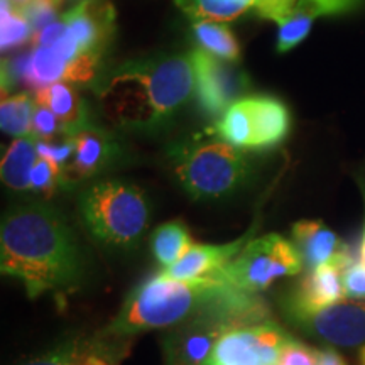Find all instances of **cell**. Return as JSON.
I'll return each instance as SVG.
<instances>
[{
    "mask_svg": "<svg viewBox=\"0 0 365 365\" xmlns=\"http://www.w3.org/2000/svg\"><path fill=\"white\" fill-rule=\"evenodd\" d=\"M0 269L21 281L31 299L75 289L81 255L65 217L46 203L9 208L0 227Z\"/></svg>",
    "mask_w": 365,
    "mask_h": 365,
    "instance_id": "1",
    "label": "cell"
},
{
    "mask_svg": "<svg viewBox=\"0 0 365 365\" xmlns=\"http://www.w3.org/2000/svg\"><path fill=\"white\" fill-rule=\"evenodd\" d=\"M193 86L191 54H156L107 71L95 91L108 124L122 130L154 132L188 102Z\"/></svg>",
    "mask_w": 365,
    "mask_h": 365,
    "instance_id": "2",
    "label": "cell"
},
{
    "mask_svg": "<svg viewBox=\"0 0 365 365\" xmlns=\"http://www.w3.org/2000/svg\"><path fill=\"white\" fill-rule=\"evenodd\" d=\"M234 291L235 287L215 276L182 281L159 274L130 291L105 333L125 339L140 331L173 328L220 303Z\"/></svg>",
    "mask_w": 365,
    "mask_h": 365,
    "instance_id": "3",
    "label": "cell"
},
{
    "mask_svg": "<svg viewBox=\"0 0 365 365\" xmlns=\"http://www.w3.org/2000/svg\"><path fill=\"white\" fill-rule=\"evenodd\" d=\"M173 176L198 202H213L247 185L252 159L225 140H182L168 150Z\"/></svg>",
    "mask_w": 365,
    "mask_h": 365,
    "instance_id": "4",
    "label": "cell"
},
{
    "mask_svg": "<svg viewBox=\"0 0 365 365\" xmlns=\"http://www.w3.org/2000/svg\"><path fill=\"white\" fill-rule=\"evenodd\" d=\"M78 208L86 230L105 245L132 249L139 244L150 220L144 191L124 180H102L80 195Z\"/></svg>",
    "mask_w": 365,
    "mask_h": 365,
    "instance_id": "5",
    "label": "cell"
},
{
    "mask_svg": "<svg viewBox=\"0 0 365 365\" xmlns=\"http://www.w3.org/2000/svg\"><path fill=\"white\" fill-rule=\"evenodd\" d=\"M264 307L250 293L235 289L220 303L213 304L173 327L161 345L166 365H205L217 341L230 328L262 322Z\"/></svg>",
    "mask_w": 365,
    "mask_h": 365,
    "instance_id": "6",
    "label": "cell"
},
{
    "mask_svg": "<svg viewBox=\"0 0 365 365\" xmlns=\"http://www.w3.org/2000/svg\"><path fill=\"white\" fill-rule=\"evenodd\" d=\"M303 259L293 242L277 234L249 240L239 255L215 277L244 293L267 289L279 277L296 276L303 271Z\"/></svg>",
    "mask_w": 365,
    "mask_h": 365,
    "instance_id": "7",
    "label": "cell"
},
{
    "mask_svg": "<svg viewBox=\"0 0 365 365\" xmlns=\"http://www.w3.org/2000/svg\"><path fill=\"white\" fill-rule=\"evenodd\" d=\"M291 336L271 322L230 328L212 350L205 365H277Z\"/></svg>",
    "mask_w": 365,
    "mask_h": 365,
    "instance_id": "8",
    "label": "cell"
},
{
    "mask_svg": "<svg viewBox=\"0 0 365 365\" xmlns=\"http://www.w3.org/2000/svg\"><path fill=\"white\" fill-rule=\"evenodd\" d=\"M190 54L198 105L210 117L223 115L247 90L249 78L240 68L213 56L200 46Z\"/></svg>",
    "mask_w": 365,
    "mask_h": 365,
    "instance_id": "9",
    "label": "cell"
},
{
    "mask_svg": "<svg viewBox=\"0 0 365 365\" xmlns=\"http://www.w3.org/2000/svg\"><path fill=\"white\" fill-rule=\"evenodd\" d=\"M296 325L309 335L340 346L365 344V303L340 301L317 313L291 314Z\"/></svg>",
    "mask_w": 365,
    "mask_h": 365,
    "instance_id": "10",
    "label": "cell"
},
{
    "mask_svg": "<svg viewBox=\"0 0 365 365\" xmlns=\"http://www.w3.org/2000/svg\"><path fill=\"white\" fill-rule=\"evenodd\" d=\"M354 259L349 252L341 254L339 259L325 264V266L313 269L301 279L293 296L289 298V314L317 313L331 304L340 303L345 298L341 272L352 264Z\"/></svg>",
    "mask_w": 365,
    "mask_h": 365,
    "instance_id": "11",
    "label": "cell"
},
{
    "mask_svg": "<svg viewBox=\"0 0 365 365\" xmlns=\"http://www.w3.org/2000/svg\"><path fill=\"white\" fill-rule=\"evenodd\" d=\"M61 21L83 56L102 59L115 31V11L105 0L80 2L70 12L63 14Z\"/></svg>",
    "mask_w": 365,
    "mask_h": 365,
    "instance_id": "12",
    "label": "cell"
},
{
    "mask_svg": "<svg viewBox=\"0 0 365 365\" xmlns=\"http://www.w3.org/2000/svg\"><path fill=\"white\" fill-rule=\"evenodd\" d=\"M364 4L365 0H294L291 11L277 24V51H289L307 39L319 17L354 12Z\"/></svg>",
    "mask_w": 365,
    "mask_h": 365,
    "instance_id": "13",
    "label": "cell"
},
{
    "mask_svg": "<svg viewBox=\"0 0 365 365\" xmlns=\"http://www.w3.org/2000/svg\"><path fill=\"white\" fill-rule=\"evenodd\" d=\"M294 0H182L181 9L193 19L228 22L252 11L274 24L287 16Z\"/></svg>",
    "mask_w": 365,
    "mask_h": 365,
    "instance_id": "14",
    "label": "cell"
},
{
    "mask_svg": "<svg viewBox=\"0 0 365 365\" xmlns=\"http://www.w3.org/2000/svg\"><path fill=\"white\" fill-rule=\"evenodd\" d=\"M75 137V156L63 168L65 185H76L97 175L115 159L117 145L107 132L90 125Z\"/></svg>",
    "mask_w": 365,
    "mask_h": 365,
    "instance_id": "15",
    "label": "cell"
},
{
    "mask_svg": "<svg viewBox=\"0 0 365 365\" xmlns=\"http://www.w3.org/2000/svg\"><path fill=\"white\" fill-rule=\"evenodd\" d=\"M249 235L240 237L234 242L222 245H203L193 244L176 264L171 267L163 269L161 274L173 279H202V277H212L222 271L227 264H230L239 255V252L247 244Z\"/></svg>",
    "mask_w": 365,
    "mask_h": 365,
    "instance_id": "16",
    "label": "cell"
},
{
    "mask_svg": "<svg viewBox=\"0 0 365 365\" xmlns=\"http://www.w3.org/2000/svg\"><path fill=\"white\" fill-rule=\"evenodd\" d=\"M293 244L303 259L308 271L325 266L349 252V247L341 242L325 223L318 220H301L293 225Z\"/></svg>",
    "mask_w": 365,
    "mask_h": 365,
    "instance_id": "17",
    "label": "cell"
},
{
    "mask_svg": "<svg viewBox=\"0 0 365 365\" xmlns=\"http://www.w3.org/2000/svg\"><path fill=\"white\" fill-rule=\"evenodd\" d=\"M252 127L250 149H269L281 144L289 134V110L281 100L272 97L245 98Z\"/></svg>",
    "mask_w": 365,
    "mask_h": 365,
    "instance_id": "18",
    "label": "cell"
},
{
    "mask_svg": "<svg viewBox=\"0 0 365 365\" xmlns=\"http://www.w3.org/2000/svg\"><path fill=\"white\" fill-rule=\"evenodd\" d=\"M34 93L36 103L49 108L59 118V122L65 127L66 135H75L90 127L88 112H86L83 98L68 83L56 81V83L44 86Z\"/></svg>",
    "mask_w": 365,
    "mask_h": 365,
    "instance_id": "19",
    "label": "cell"
},
{
    "mask_svg": "<svg viewBox=\"0 0 365 365\" xmlns=\"http://www.w3.org/2000/svg\"><path fill=\"white\" fill-rule=\"evenodd\" d=\"M36 154H38V139L34 135L14 139L0 164V175L7 188L14 191L31 190V175L36 164Z\"/></svg>",
    "mask_w": 365,
    "mask_h": 365,
    "instance_id": "20",
    "label": "cell"
},
{
    "mask_svg": "<svg viewBox=\"0 0 365 365\" xmlns=\"http://www.w3.org/2000/svg\"><path fill=\"white\" fill-rule=\"evenodd\" d=\"M191 247H193V240H191L190 230L181 220L163 223L150 237V250L163 269L176 264Z\"/></svg>",
    "mask_w": 365,
    "mask_h": 365,
    "instance_id": "21",
    "label": "cell"
},
{
    "mask_svg": "<svg viewBox=\"0 0 365 365\" xmlns=\"http://www.w3.org/2000/svg\"><path fill=\"white\" fill-rule=\"evenodd\" d=\"M193 33L200 48L213 56L230 63H235L240 58V46L223 22L196 19L193 22Z\"/></svg>",
    "mask_w": 365,
    "mask_h": 365,
    "instance_id": "22",
    "label": "cell"
},
{
    "mask_svg": "<svg viewBox=\"0 0 365 365\" xmlns=\"http://www.w3.org/2000/svg\"><path fill=\"white\" fill-rule=\"evenodd\" d=\"M34 102L29 93H16L2 97L0 105V127L9 135H31Z\"/></svg>",
    "mask_w": 365,
    "mask_h": 365,
    "instance_id": "23",
    "label": "cell"
},
{
    "mask_svg": "<svg viewBox=\"0 0 365 365\" xmlns=\"http://www.w3.org/2000/svg\"><path fill=\"white\" fill-rule=\"evenodd\" d=\"M217 135L225 143L240 149H250L252 144V127H250V113L245 98L237 100L228 110L223 113L215 125Z\"/></svg>",
    "mask_w": 365,
    "mask_h": 365,
    "instance_id": "24",
    "label": "cell"
},
{
    "mask_svg": "<svg viewBox=\"0 0 365 365\" xmlns=\"http://www.w3.org/2000/svg\"><path fill=\"white\" fill-rule=\"evenodd\" d=\"M2 4V14H0V48L2 53L14 51L21 48L27 41L33 39L34 31L24 17L16 11L11 0H0Z\"/></svg>",
    "mask_w": 365,
    "mask_h": 365,
    "instance_id": "25",
    "label": "cell"
},
{
    "mask_svg": "<svg viewBox=\"0 0 365 365\" xmlns=\"http://www.w3.org/2000/svg\"><path fill=\"white\" fill-rule=\"evenodd\" d=\"M65 185L63 180V166L51 159L41 158L34 164L33 175H31V190L43 198H51L59 190V186Z\"/></svg>",
    "mask_w": 365,
    "mask_h": 365,
    "instance_id": "26",
    "label": "cell"
},
{
    "mask_svg": "<svg viewBox=\"0 0 365 365\" xmlns=\"http://www.w3.org/2000/svg\"><path fill=\"white\" fill-rule=\"evenodd\" d=\"M63 2L65 0H29L24 6L16 7V11L29 22L34 33H38L46 26L56 22Z\"/></svg>",
    "mask_w": 365,
    "mask_h": 365,
    "instance_id": "27",
    "label": "cell"
},
{
    "mask_svg": "<svg viewBox=\"0 0 365 365\" xmlns=\"http://www.w3.org/2000/svg\"><path fill=\"white\" fill-rule=\"evenodd\" d=\"M31 135H34L38 140H51L58 135H66L65 127H63L59 118L46 107L34 108L33 124H31Z\"/></svg>",
    "mask_w": 365,
    "mask_h": 365,
    "instance_id": "28",
    "label": "cell"
},
{
    "mask_svg": "<svg viewBox=\"0 0 365 365\" xmlns=\"http://www.w3.org/2000/svg\"><path fill=\"white\" fill-rule=\"evenodd\" d=\"M75 137L68 135L63 140L58 143H51V140H38V156L51 159V161L58 163L59 166L65 168L68 163L75 156Z\"/></svg>",
    "mask_w": 365,
    "mask_h": 365,
    "instance_id": "29",
    "label": "cell"
},
{
    "mask_svg": "<svg viewBox=\"0 0 365 365\" xmlns=\"http://www.w3.org/2000/svg\"><path fill=\"white\" fill-rule=\"evenodd\" d=\"M318 360L319 352L312 349V346L291 339L282 349L277 365H318Z\"/></svg>",
    "mask_w": 365,
    "mask_h": 365,
    "instance_id": "30",
    "label": "cell"
},
{
    "mask_svg": "<svg viewBox=\"0 0 365 365\" xmlns=\"http://www.w3.org/2000/svg\"><path fill=\"white\" fill-rule=\"evenodd\" d=\"M345 296L350 299H365V264L352 262L341 272Z\"/></svg>",
    "mask_w": 365,
    "mask_h": 365,
    "instance_id": "31",
    "label": "cell"
},
{
    "mask_svg": "<svg viewBox=\"0 0 365 365\" xmlns=\"http://www.w3.org/2000/svg\"><path fill=\"white\" fill-rule=\"evenodd\" d=\"M80 349V341H66V344L59 345L56 350H53V352L41 355V357L34 359L33 362L26 365H73Z\"/></svg>",
    "mask_w": 365,
    "mask_h": 365,
    "instance_id": "32",
    "label": "cell"
},
{
    "mask_svg": "<svg viewBox=\"0 0 365 365\" xmlns=\"http://www.w3.org/2000/svg\"><path fill=\"white\" fill-rule=\"evenodd\" d=\"M73 365H113V362L103 352H100V350L81 345Z\"/></svg>",
    "mask_w": 365,
    "mask_h": 365,
    "instance_id": "33",
    "label": "cell"
},
{
    "mask_svg": "<svg viewBox=\"0 0 365 365\" xmlns=\"http://www.w3.org/2000/svg\"><path fill=\"white\" fill-rule=\"evenodd\" d=\"M318 365H345V362L336 352H333V350H325V352H319Z\"/></svg>",
    "mask_w": 365,
    "mask_h": 365,
    "instance_id": "34",
    "label": "cell"
},
{
    "mask_svg": "<svg viewBox=\"0 0 365 365\" xmlns=\"http://www.w3.org/2000/svg\"><path fill=\"white\" fill-rule=\"evenodd\" d=\"M364 198H365V186H364ZM360 259L365 264V227H364V237H362V247H360Z\"/></svg>",
    "mask_w": 365,
    "mask_h": 365,
    "instance_id": "35",
    "label": "cell"
},
{
    "mask_svg": "<svg viewBox=\"0 0 365 365\" xmlns=\"http://www.w3.org/2000/svg\"><path fill=\"white\" fill-rule=\"evenodd\" d=\"M11 2L14 7H21V6H24V4L29 2V0H11Z\"/></svg>",
    "mask_w": 365,
    "mask_h": 365,
    "instance_id": "36",
    "label": "cell"
},
{
    "mask_svg": "<svg viewBox=\"0 0 365 365\" xmlns=\"http://www.w3.org/2000/svg\"><path fill=\"white\" fill-rule=\"evenodd\" d=\"M360 364L365 365V346L362 349V352H360Z\"/></svg>",
    "mask_w": 365,
    "mask_h": 365,
    "instance_id": "37",
    "label": "cell"
},
{
    "mask_svg": "<svg viewBox=\"0 0 365 365\" xmlns=\"http://www.w3.org/2000/svg\"><path fill=\"white\" fill-rule=\"evenodd\" d=\"M175 2H176V4H178V6H180V7L182 6V0H175Z\"/></svg>",
    "mask_w": 365,
    "mask_h": 365,
    "instance_id": "38",
    "label": "cell"
},
{
    "mask_svg": "<svg viewBox=\"0 0 365 365\" xmlns=\"http://www.w3.org/2000/svg\"><path fill=\"white\" fill-rule=\"evenodd\" d=\"M80 2H86V0H80ZM88 2H97V0H88Z\"/></svg>",
    "mask_w": 365,
    "mask_h": 365,
    "instance_id": "39",
    "label": "cell"
}]
</instances>
